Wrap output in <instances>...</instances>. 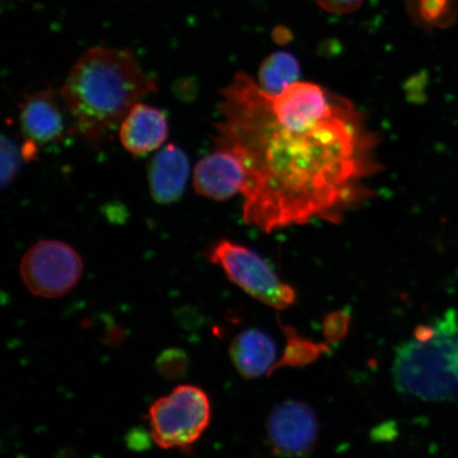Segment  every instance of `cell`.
I'll list each match as a JSON object with an SVG mask.
<instances>
[{
    "label": "cell",
    "mask_w": 458,
    "mask_h": 458,
    "mask_svg": "<svg viewBox=\"0 0 458 458\" xmlns=\"http://www.w3.org/2000/svg\"><path fill=\"white\" fill-rule=\"evenodd\" d=\"M280 327L285 336V347L282 359L274 365L271 375L284 368L296 369L310 365L330 351L327 344L307 339L292 326L280 324Z\"/></svg>",
    "instance_id": "obj_14"
},
{
    "label": "cell",
    "mask_w": 458,
    "mask_h": 458,
    "mask_svg": "<svg viewBox=\"0 0 458 458\" xmlns=\"http://www.w3.org/2000/svg\"><path fill=\"white\" fill-rule=\"evenodd\" d=\"M83 274L81 256L72 245L46 239L33 244L21 258L20 275L34 296L55 300L65 296L79 284Z\"/></svg>",
    "instance_id": "obj_6"
},
{
    "label": "cell",
    "mask_w": 458,
    "mask_h": 458,
    "mask_svg": "<svg viewBox=\"0 0 458 458\" xmlns=\"http://www.w3.org/2000/svg\"><path fill=\"white\" fill-rule=\"evenodd\" d=\"M21 150L16 147L14 141L3 137L2 142V186L3 188L13 184L17 172L20 169Z\"/></svg>",
    "instance_id": "obj_16"
},
{
    "label": "cell",
    "mask_w": 458,
    "mask_h": 458,
    "mask_svg": "<svg viewBox=\"0 0 458 458\" xmlns=\"http://www.w3.org/2000/svg\"><path fill=\"white\" fill-rule=\"evenodd\" d=\"M216 147L242 160L246 225L265 233L314 219L340 221L370 197L381 169L363 113L318 84L297 81L265 93L238 72L221 90Z\"/></svg>",
    "instance_id": "obj_1"
},
{
    "label": "cell",
    "mask_w": 458,
    "mask_h": 458,
    "mask_svg": "<svg viewBox=\"0 0 458 458\" xmlns=\"http://www.w3.org/2000/svg\"><path fill=\"white\" fill-rule=\"evenodd\" d=\"M248 185V172L236 154L217 148L209 156L199 160L193 172L194 191L200 197L227 200L243 194Z\"/></svg>",
    "instance_id": "obj_8"
},
{
    "label": "cell",
    "mask_w": 458,
    "mask_h": 458,
    "mask_svg": "<svg viewBox=\"0 0 458 458\" xmlns=\"http://www.w3.org/2000/svg\"><path fill=\"white\" fill-rule=\"evenodd\" d=\"M191 163L182 148L170 143L154 156L148 168L151 196L157 204L177 202L184 194Z\"/></svg>",
    "instance_id": "obj_11"
},
{
    "label": "cell",
    "mask_w": 458,
    "mask_h": 458,
    "mask_svg": "<svg viewBox=\"0 0 458 458\" xmlns=\"http://www.w3.org/2000/svg\"><path fill=\"white\" fill-rule=\"evenodd\" d=\"M208 258L213 265L222 268L229 282L256 301L276 310L294 305L297 295L293 286L283 282L253 250L222 239L211 246Z\"/></svg>",
    "instance_id": "obj_5"
},
{
    "label": "cell",
    "mask_w": 458,
    "mask_h": 458,
    "mask_svg": "<svg viewBox=\"0 0 458 458\" xmlns=\"http://www.w3.org/2000/svg\"><path fill=\"white\" fill-rule=\"evenodd\" d=\"M157 91V78L131 50L102 46L79 57L60 89L73 131L91 147Z\"/></svg>",
    "instance_id": "obj_2"
},
{
    "label": "cell",
    "mask_w": 458,
    "mask_h": 458,
    "mask_svg": "<svg viewBox=\"0 0 458 458\" xmlns=\"http://www.w3.org/2000/svg\"><path fill=\"white\" fill-rule=\"evenodd\" d=\"M169 135L168 118L157 107L139 103L120 123V141L129 153L147 156L159 150Z\"/></svg>",
    "instance_id": "obj_10"
},
{
    "label": "cell",
    "mask_w": 458,
    "mask_h": 458,
    "mask_svg": "<svg viewBox=\"0 0 458 458\" xmlns=\"http://www.w3.org/2000/svg\"><path fill=\"white\" fill-rule=\"evenodd\" d=\"M62 106L61 93L53 88L26 96L20 116L26 141L38 147L62 140L66 128Z\"/></svg>",
    "instance_id": "obj_9"
},
{
    "label": "cell",
    "mask_w": 458,
    "mask_h": 458,
    "mask_svg": "<svg viewBox=\"0 0 458 458\" xmlns=\"http://www.w3.org/2000/svg\"><path fill=\"white\" fill-rule=\"evenodd\" d=\"M393 377L406 396L458 403L457 314L418 326L413 339L397 348Z\"/></svg>",
    "instance_id": "obj_3"
},
{
    "label": "cell",
    "mask_w": 458,
    "mask_h": 458,
    "mask_svg": "<svg viewBox=\"0 0 458 458\" xmlns=\"http://www.w3.org/2000/svg\"><path fill=\"white\" fill-rule=\"evenodd\" d=\"M317 3L326 13L343 15L357 11L364 0H317Z\"/></svg>",
    "instance_id": "obj_18"
},
{
    "label": "cell",
    "mask_w": 458,
    "mask_h": 458,
    "mask_svg": "<svg viewBox=\"0 0 458 458\" xmlns=\"http://www.w3.org/2000/svg\"><path fill=\"white\" fill-rule=\"evenodd\" d=\"M276 357V343L267 332L257 328L240 332L229 345V358L244 379L270 376Z\"/></svg>",
    "instance_id": "obj_12"
},
{
    "label": "cell",
    "mask_w": 458,
    "mask_h": 458,
    "mask_svg": "<svg viewBox=\"0 0 458 458\" xmlns=\"http://www.w3.org/2000/svg\"><path fill=\"white\" fill-rule=\"evenodd\" d=\"M273 37L275 39H276L277 42L284 43L290 41L292 34L289 31V29H286L284 27H279L277 29H275L273 32Z\"/></svg>",
    "instance_id": "obj_19"
},
{
    "label": "cell",
    "mask_w": 458,
    "mask_h": 458,
    "mask_svg": "<svg viewBox=\"0 0 458 458\" xmlns=\"http://www.w3.org/2000/svg\"><path fill=\"white\" fill-rule=\"evenodd\" d=\"M157 366L160 375L177 377L186 369L187 357L181 351H168L160 356Z\"/></svg>",
    "instance_id": "obj_17"
},
{
    "label": "cell",
    "mask_w": 458,
    "mask_h": 458,
    "mask_svg": "<svg viewBox=\"0 0 458 458\" xmlns=\"http://www.w3.org/2000/svg\"><path fill=\"white\" fill-rule=\"evenodd\" d=\"M151 437L159 448L184 452L203 437L211 421L210 398L197 386H179L148 409Z\"/></svg>",
    "instance_id": "obj_4"
},
{
    "label": "cell",
    "mask_w": 458,
    "mask_h": 458,
    "mask_svg": "<svg viewBox=\"0 0 458 458\" xmlns=\"http://www.w3.org/2000/svg\"><path fill=\"white\" fill-rule=\"evenodd\" d=\"M267 432L275 454L284 457L305 456L318 442V417L306 403L286 400L275 406L268 415Z\"/></svg>",
    "instance_id": "obj_7"
},
{
    "label": "cell",
    "mask_w": 458,
    "mask_h": 458,
    "mask_svg": "<svg viewBox=\"0 0 458 458\" xmlns=\"http://www.w3.org/2000/svg\"><path fill=\"white\" fill-rule=\"evenodd\" d=\"M301 64L297 57L277 51L266 57L258 72V85L268 95H278L291 84L299 81Z\"/></svg>",
    "instance_id": "obj_13"
},
{
    "label": "cell",
    "mask_w": 458,
    "mask_h": 458,
    "mask_svg": "<svg viewBox=\"0 0 458 458\" xmlns=\"http://www.w3.org/2000/svg\"><path fill=\"white\" fill-rule=\"evenodd\" d=\"M352 325V311L349 308L340 309L326 315L323 320V335L326 342L336 344L348 335Z\"/></svg>",
    "instance_id": "obj_15"
}]
</instances>
